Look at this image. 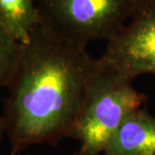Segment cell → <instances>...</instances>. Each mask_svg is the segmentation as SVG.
I'll use <instances>...</instances> for the list:
<instances>
[{"mask_svg": "<svg viewBox=\"0 0 155 155\" xmlns=\"http://www.w3.org/2000/svg\"><path fill=\"white\" fill-rule=\"evenodd\" d=\"M22 44L0 25V90L8 87L17 71Z\"/></svg>", "mask_w": 155, "mask_h": 155, "instance_id": "obj_7", "label": "cell"}, {"mask_svg": "<svg viewBox=\"0 0 155 155\" xmlns=\"http://www.w3.org/2000/svg\"><path fill=\"white\" fill-rule=\"evenodd\" d=\"M97 60L86 47L58 37L41 25L22 44L19 65L7 87L3 117L17 155L32 145L56 146L72 137Z\"/></svg>", "mask_w": 155, "mask_h": 155, "instance_id": "obj_1", "label": "cell"}, {"mask_svg": "<svg viewBox=\"0 0 155 155\" xmlns=\"http://www.w3.org/2000/svg\"><path fill=\"white\" fill-rule=\"evenodd\" d=\"M40 21L34 0H0V25L18 42L26 44Z\"/></svg>", "mask_w": 155, "mask_h": 155, "instance_id": "obj_6", "label": "cell"}, {"mask_svg": "<svg viewBox=\"0 0 155 155\" xmlns=\"http://www.w3.org/2000/svg\"><path fill=\"white\" fill-rule=\"evenodd\" d=\"M105 155H155V118L136 110L123 121L104 150Z\"/></svg>", "mask_w": 155, "mask_h": 155, "instance_id": "obj_5", "label": "cell"}, {"mask_svg": "<svg viewBox=\"0 0 155 155\" xmlns=\"http://www.w3.org/2000/svg\"><path fill=\"white\" fill-rule=\"evenodd\" d=\"M147 1H150V2H153V3H155V0H147Z\"/></svg>", "mask_w": 155, "mask_h": 155, "instance_id": "obj_9", "label": "cell"}, {"mask_svg": "<svg viewBox=\"0 0 155 155\" xmlns=\"http://www.w3.org/2000/svg\"><path fill=\"white\" fill-rule=\"evenodd\" d=\"M5 134H6V124L5 121L4 119L3 116H0V147L2 145V141Z\"/></svg>", "mask_w": 155, "mask_h": 155, "instance_id": "obj_8", "label": "cell"}, {"mask_svg": "<svg viewBox=\"0 0 155 155\" xmlns=\"http://www.w3.org/2000/svg\"><path fill=\"white\" fill-rule=\"evenodd\" d=\"M140 0H40V25L58 37L86 47L113 39L131 19Z\"/></svg>", "mask_w": 155, "mask_h": 155, "instance_id": "obj_3", "label": "cell"}, {"mask_svg": "<svg viewBox=\"0 0 155 155\" xmlns=\"http://www.w3.org/2000/svg\"><path fill=\"white\" fill-rule=\"evenodd\" d=\"M99 60L131 80L155 74V3L140 1L130 22L108 41Z\"/></svg>", "mask_w": 155, "mask_h": 155, "instance_id": "obj_4", "label": "cell"}, {"mask_svg": "<svg viewBox=\"0 0 155 155\" xmlns=\"http://www.w3.org/2000/svg\"><path fill=\"white\" fill-rule=\"evenodd\" d=\"M147 155H152V154H147Z\"/></svg>", "mask_w": 155, "mask_h": 155, "instance_id": "obj_10", "label": "cell"}, {"mask_svg": "<svg viewBox=\"0 0 155 155\" xmlns=\"http://www.w3.org/2000/svg\"><path fill=\"white\" fill-rule=\"evenodd\" d=\"M132 81L97 60L72 135L80 142L75 155L104 153L123 121L146 102L147 96L134 88Z\"/></svg>", "mask_w": 155, "mask_h": 155, "instance_id": "obj_2", "label": "cell"}]
</instances>
